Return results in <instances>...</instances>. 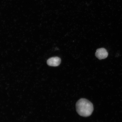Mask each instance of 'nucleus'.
I'll list each match as a JSON object with an SVG mask.
<instances>
[{
	"mask_svg": "<svg viewBox=\"0 0 122 122\" xmlns=\"http://www.w3.org/2000/svg\"><path fill=\"white\" fill-rule=\"evenodd\" d=\"M76 111L81 116L87 117L92 114L94 110L92 103L86 99H81L76 103Z\"/></svg>",
	"mask_w": 122,
	"mask_h": 122,
	"instance_id": "nucleus-1",
	"label": "nucleus"
},
{
	"mask_svg": "<svg viewBox=\"0 0 122 122\" xmlns=\"http://www.w3.org/2000/svg\"><path fill=\"white\" fill-rule=\"evenodd\" d=\"M108 54L106 50L103 48L97 49L95 53L96 57L100 60L106 58L107 57Z\"/></svg>",
	"mask_w": 122,
	"mask_h": 122,
	"instance_id": "nucleus-2",
	"label": "nucleus"
},
{
	"mask_svg": "<svg viewBox=\"0 0 122 122\" xmlns=\"http://www.w3.org/2000/svg\"><path fill=\"white\" fill-rule=\"evenodd\" d=\"M61 61L60 58L57 57H52L47 60V64L50 66H57L60 64Z\"/></svg>",
	"mask_w": 122,
	"mask_h": 122,
	"instance_id": "nucleus-3",
	"label": "nucleus"
}]
</instances>
